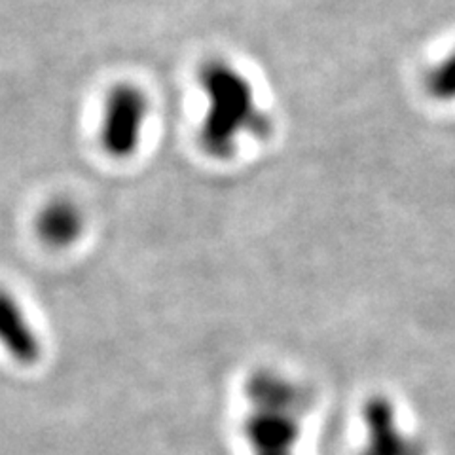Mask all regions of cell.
<instances>
[{"label":"cell","instance_id":"277c9868","mask_svg":"<svg viewBox=\"0 0 455 455\" xmlns=\"http://www.w3.org/2000/svg\"><path fill=\"white\" fill-rule=\"evenodd\" d=\"M366 446L363 455H419L418 444L398 423L396 411L386 401L366 406Z\"/></svg>","mask_w":455,"mask_h":455},{"label":"cell","instance_id":"8992f818","mask_svg":"<svg viewBox=\"0 0 455 455\" xmlns=\"http://www.w3.org/2000/svg\"><path fill=\"white\" fill-rule=\"evenodd\" d=\"M0 344L13 359L33 364L40 357V339L28 324L21 306L0 289Z\"/></svg>","mask_w":455,"mask_h":455},{"label":"cell","instance_id":"3957f363","mask_svg":"<svg viewBox=\"0 0 455 455\" xmlns=\"http://www.w3.org/2000/svg\"><path fill=\"white\" fill-rule=\"evenodd\" d=\"M150 116L145 90L133 82L114 84L105 95L99 122V142L114 160H130L140 148Z\"/></svg>","mask_w":455,"mask_h":455},{"label":"cell","instance_id":"7a4b0ae2","mask_svg":"<svg viewBox=\"0 0 455 455\" xmlns=\"http://www.w3.org/2000/svg\"><path fill=\"white\" fill-rule=\"evenodd\" d=\"M254 406L247 438L254 455H296L306 398L294 383L275 374H256L249 383Z\"/></svg>","mask_w":455,"mask_h":455},{"label":"cell","instance_id":"6da1fadb","mask_svg":"<svg viewBox=\"0 0 455 455\" xmlns=\"http://www.w3.org/2000/svg\"><path fill=\"white\" fill-rule=\"evenodd\" d=\"M205 95V114L197 140L212 160H230L243 137L262 139L272 132V120L256 101L245 73L224 57H211L197 75Z\"/></svg>","mask_w":455,"mask_h":455},{"label":"cell","instance_id":"52a82bcc","mask_svg":"<svg viewBox=\"0 0 455 455\" xmlns=\"http://www.w3.org/2000/svg\"><path fill=\"white\" fill-rule=\"evenodd\" d=\"M425 92L435 101H455V48L436 61L425 76Z\"/></svg>","mask_w":455,"mask_h":455},{"label":"cell","instance_id":"5b68a950","mask_svg":"<svg viewBox=\"0 0 455 455\" xmlns=\"http://www.w3.org/2000/svg\"><path fill=\"white\" fill-rule=\"evenodd\" d=\"M84 232V212L68 197H55L40 209L36 234L40 241L53 249L70 247Z\"/></svg>","mask_w":455,"mask_h":455}]
</instances>
